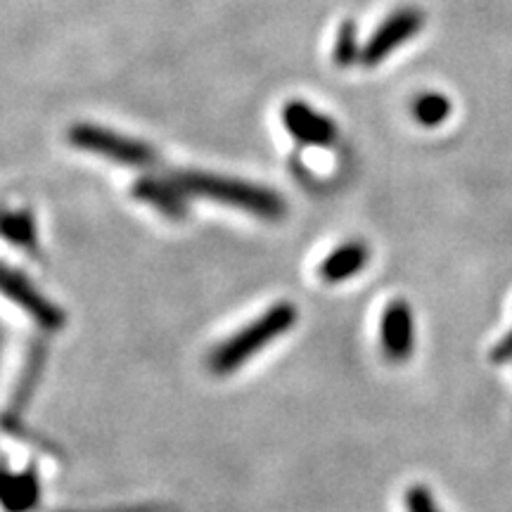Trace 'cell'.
Masks as SVG:
<instances>
[{"mask_svg":"<svg viewBox=\"0 0 512 512\" xmlns=\"http://www.w3.org/2000/svg\"><path fill=\"white\" fill-rule=\"evenodd\" d=\"M176 183L183 192L230 204V207L259 216V219H280L285 214V202L280 200V195H275L268 188H261V185L238 181V178L188 171V174L178 176Z\"/></svg>","mask_w":512,"mask_h":512,"instance_id":"obj_1","label":"cell"},{"mask_svg":"<svg viewBox=\"0 0 512 512\" xmlns=\"http://www.w3.org/2000/svg\"><path fill=\"white\" fill-rule=\"evenodd\" d=\"M294 323H297V309L290 302L275 304L264 316L256 318L252 325L242 328L238 335L230 337L228 342L214 349V354L209 358L211 370L219 375L233 373V370L245 366L254 354L266 349L273 339L290 332Z\"/></svg>","mask_w":512,"mask_h":512,"instance_id":"obj_2","label":"cell"},{"mask_svg":"<svg viewBox=\"0 0 512 512\" xmlns=\"http://www.w3.org/2000/svg\"><path fill=\"white\" fill-rule=\"evenodd\" d=\"M69 143L86 152H93V155L107 157L112 162L128 166H150L155 162V150L150 145L93 124H79L69 128Z\"/></svg>","mask_w":512,"mask_h":512,"instance_id":"obj_3","label":"cell"},{"mask_svg":"<svg viewBox=\"0 0 512 512\" xmlns=\"http://www.w3.org/2000/svg\"><path fill=\"white\" fill-rule=\"evenodd\" d=\"M425 24V15L415 8H403L389 15L384 22L373 31V36L368 38L366 48L361 53V62L366 67H375L382 60H387L389 53H394L396 48H401L403 43H408L418 34Z\"/></svg>","mask_w":512,"mask_h":512,"instance_id":"obj_4","label":"cell"},{"mask_svg":"<svg viewBox=\"0 0 512 512\" xmlns=\"http://www.w3.org/2000/svg\"><path fill=\"white\" fill-rule=\"evenodd\" d=\"M382 351L389 361L403 363L413 354V316L406 302H392L382 313Z\"/></svg>","mask_w":512,"mask_h":512,"instance_id":"obj_5","label":"cell"},{"mask_svg":"<svg viewBox=\"0 0 512 512\" xmlns=\"http://www.w3.org/2000/svg\"><path fill=\"white\" fill-rule=\"evenodd\" d=\"M283 121L292 138L304 145H330L337 138L335 121L304 102H290L283 110Z\"/></svg>","mask_w":512,"mask_h":512,"instance_id":"obj_6","label":"cell"},{"mask_svg":"<svg viewBox=\"0 0 512 512\" xmlns=\"http://www.w3.org/2000/svg\"><path fill=\"white\" fill-rule=\"evenodd\" d=\"M0 290L8 292L15 302L22 304L29 313H34L46 328H62V320H64L62 311L55 309L53 304H48L41 294L31 290V285L22 278V275L12 273L8 268L0 266Z\"/></svg>","mask_w":512,"mask_h":512,"instance_id":"obj_7","label":"cell"},{"mask_svg":"<svg viewBox=\"0 0 512 512\" xmlns=\"http://www.w3.org/2000/svg\"><path fill=\"white\" fill-rule=\"evenodd\" d=\"M368 247L363 242H347V245L337 247L328 259L320 264V278L325 283H342L349 280L351 275L361 273L363 266L368 264Z\"/></svg>","mask_w":512,"mask_h":512,"instance_id":"obj_8","label":"cell"},{"mask_svg":"<svg viewBox=\"0 0 512 512\" xmlns=\"http://www.w3.org/2000/svg\"><path fill=\"white\" fill-rule=\"evenodd\" d=\"M138 200H143L147 204H152V207H157L162 214L171 216V219H181L185 216V202H183V195L185 192L178 188V183H164V181H157V178H143L136 188Z\"/></svg>","mask_w":512,"mask_h":512,"instance_id":"obj_9","label":"cell"},{"mask_svg":"<svg viewBox=\"0 0 512 512\" xmlns=\"http://www.w3.org/2000/svg\"><path fill=\"white\" fill-rule=\"evenodd\" d=\"M413 117L422 126H439L444 124L451 114V102L441 93H422L413 100Z\"/></svg>","mask_w":512,"mask_h":512,"instance_id":"obj_10","label":"cell"},{"mask_svg":"<svg viewBox=\"0 0 512 512\" xmlns=\"http://www.w3.org/2000/svg\"><path fill=\"white\" fill-rule=\"evenodd\" d=\"M0 230H3L10 240L19 242V245H34L36 240L34 221H31L27 211H17V214L3 211V214H0Z\"/></svg>","mask_w":512,"mask_h":512,"instance_id":"obj_11","label":"cell"},{"mask_svg":"<svg viewBox=\"0 0 512 512\" xmlns=\"http://www.w3.org/2000/svg\"><path fill=\"white\" fill-rule=\"evenodd\" d=\"M363 50L358 48V38H356V27L354 22H344L337 31V41H335V62L347 67V64L361 60Z\"/></svg>","mask_w":512,"mask_h":512,"instance_id":"obj_12","label":"cell"},{"mask_svg":"<svg viewBox=\"0 0 512 512\" xmlns=\"http://www.w3.org/2000/svg\"><path fill=\"white\" fill-rule=\"evenodd\" d=\"M406 508L408 512H439L437 503H434L432 494L425 486H411V489H408Z\"/></svg>","mask_w":512,"mask_h":512,"instance_id":"obj_13","label":"cell"}]
</instances>
